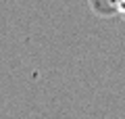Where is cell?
<instances>
[{"instance_id": "obj_1", "label": "cell", "mask_w": 125, "mask_h": 119, "mask_svg": "<svg viewBox=\"0 0 125 119\" xmlns=\"http://www.w3.org/2000/svg\"><path fill=\"white\" fill-rule=\"evenodd\" d=\"M111 4L115 6L117 13H121V15L125 17V0H111Z\"/></svg>"}]
</instances>
